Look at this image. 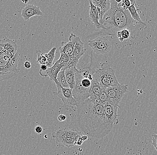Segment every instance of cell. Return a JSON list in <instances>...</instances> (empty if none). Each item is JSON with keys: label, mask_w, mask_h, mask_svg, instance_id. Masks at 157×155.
Masks as SVG:
<instances>
[{"label": "cell", "mask_w": 157, "mask_h": 155, "mask_svg": "<svg viewBox=\"0 0 157 155\" xmlns=\"http://www.w3.org/2000/svg\"><path fill=\"white\" fill-rule=\"evenodd\" d=\"M76 107L78 127L87 136L102 139L112 130L113 125L107 120L101 104L89 98Z\"/></svg>", "instance_id": "cell-1"}, {"label": "cell", "mask_w": 157, "mask_h": 155, "mask_svg": "<svg viewBox=\"0 0 157 155\" xmlns=\"http://www.w3.org/2000/svg\"><path fill=\"white\" fill-rule=\"evenodd\" d=\"M109 10L103 16L102 24L105 29H101L88 35L87 38L92 40L103 35L114 36L118 31L127 29L130 32V37L135 39L141 31L147 28V25L144 22L136 21L132 18L128 10H124L117 7L115 0H111Z\"/></svg>", "instance_id": "cell-2"}, {"label": "cell", "mask_w": 157, "mask_h": 155, "mask_svg": "<svg viewBox=\"0 0 157 155\" xmlns=\"http://www.w3.org/2000/svg\"><path fill=\"white\" fill-rule=\"evenodd\" d=\"M93 76V79L104 88L119 83L116 76L115 71L106 62L101 64V68H95Z\"/></svg>", "instance_id": "cell-3"}, {"label": "cell", "mask_w": 157, "mask_h": 155, "mask_svg": "<svg viewBox=\"0 0 157 155\" xmlns=\"http://www.w3.org/2000/svg\"><path fill=\"white\" fill-rule=\"evenodd\" d=\"M109 98V102L120 107V103L123 98L128 91V85L121 84L105 88Z\"/></svg>", "instance_id": "cell-4"}, {"label": "cell", "mask_w": 157, "mask_h": 155, "mask_svg": "<svg viewBox=\"0 0 157 155\" xmlns=\"http://www.w3.org/2000/svg\"><path fill=\"white\" fill-rule=\"evenodd\" d=\"M82 76L79 73V71L76 72L75 75V85L72 90V95L77 104H79L90 97V89L82 86L81 80Z\"/></svg>", "instance_id": "cell-5"}, {"label": "cell", "mask_w": 157, "mask_h": 155, "mask_svg": "<svg viewBox=\"0 0 157 155\" xmlns=\"http://www.w3.org/2000/svg\"><path fill=\"white\" fill-rule=\"evenodd\" d=\"M56 87L57 92H53L54 95L61 99L66 110H69L74 107H76L78 104L74 98L72 90L70 88H63L60 85H56Z\"/></svg>", "instance_id": "cell-6"}, {"label": "cell", "mask_w": 157, "mask_h": 155, "mask_svg": "<svg viewBox=\"0 0 157 155\" xmlns=\"http://www.w3.org/2000/svg\"><path fill=\"white\" fill-rule=\"evenodd\" d=\"M88 45L98 54L108 53L111 48L110 42L103 36H98L93 40H88Z\"/></svg>", "instance_id": "cell-7"}, {"label": "cell", "mask_w": 157, "mask_h": 155, "mask_svg": "<svg viewBox=\"0 0 157 155\" xmlns=\"http://www.w3.org/2000/svg\"><path fill=\"white\" fill-rule=\"evenodd\" d=\"M52 136L55 138L56 144L58 147L70 148L76 145V140L68 137L65 133L63 128L54 132Z\"/></svg>", "instance_id": "cell-8"}, {"label": "cell", "mask_w": 157, "mask_h": 155, "mask_svg": "<svg viewBox=\"0 0 157 155\" xmlns=\"http://www.w3.org/2000/svg\"><path fill=\"white\" fill-rule=\"evenodd\" d=\"M118 108L119 107L109 102L104 105V111L106 118L108 122L113 125H117L119 122L118 119Z\"/></svg>", "instance_id": "cell-9"}, {"label": "cell", "mask_w": 157, "mask_h": 155, "mask_svg": "<svg viewBox=\"0 0 157 155\" xmlns=\"http://www.w3.org/2000/svg\"><path fill=\"white\" fill-rule=\"evenodd\" d=\"M69 41L73 42L74 49L72 56L76 59L79 60L85 53L86 49L84 48V44L80 40L79 36L71 34L69 37Z\"/></svg>", "instance_id": "cell-10"}, {"label": "cell", "mask_w": 157, "mask_h": 155, "mask_svg": "<svg viewBox=\"0 0 157 155\" xmlns=\"http://www.w3.org/2000/svg\"><path fill=\"white\" fill-rule=\"evenodd\" d=\"M63 68V66L61 65L58 60H57L52 67L48 68L45 71H39V74L43 77L49 76L50 80H52L56 86V85H60L57 80V77L59 72Z\"/></svg>", "instance_id": "cell-11"}, {"label": "cell", "mask_w": 157, "mask_h": 155, "mask_svg": "<svg viewBox=\"0 0 157 155\" xmlns=\"http://www.w3.org/2000/svg\"><path fill=\"white\" fill-rule=\"evenodd\" d=\"M43 14L39 7L32 4L25 6L21 13V16L25 21H29V19L34 16H42Z\"/></svg>", "instance_id": "cell-12"}, {"label": "cell", "mask_w": 157, "mask_h": 155, "mask_svg": "<svg viewBox=\"0 0 157 155\" xmlns=\"http://www.w3.org/2000/svg\"><path fill=\"white\" fill-rule=\"evenodd\" d=\"M92 3L96 6L97 10L99 13V22L102 24L103 16L109 10L111 7L110 0H93Z\"/></svg>", "instance_id": "cell-13"}, {"label": "cell", "mask_w": 157, "mask_h": 155, "mask_svg": "<svg viewBox=\"0 0 157 155\" xmlns=\"http://www.w3.org/2000/svg\"><path fill=\"white\" fill-rule=\"evenodd\" d=\"M20 59L19 54L17 52L13 56V57L9 61L6 66L4 68H3L2 72L5 73L13 72L16 74L18 73L19 72V70L17 68V66Z\"/></svg>", "instance_id": "cell-14"}, {"label": "cell", "mask_w": 157, "mask_h": 155, "mask_svg": "<svg viewBox=\"0 0 157 155\" xmlns=\"http://www.w3.org/2000/svg\"><path fill=\"white\" fill-rule=\"evenodd\" d=\"M90 10H89V17L93 22L94 26L98 29H105L103 25L99 22V15L97 7L92 3V1H89Z\"/></svg>", "instance_id": "cell-15"}, {"label": "cell", "mask_w": 157, "mask_h": 155, "mask_svg": "<svg viewBox=\"0 0 157 155\" xmlns=\"http://www.w3.org/2000/svg\"><path fill=\"white\" fill-rule=\"evenodd\" d=\"M0 46L4 50L11 53L14 55L17 52L18 47L16 42L14 40L8 38H4L3 40H0Z\"/></svg>", "instance_id": "cell-16"}, {"label": "cell", "mask_w": 157, "mask_h": 155, "mask_svg": "<svg viewBox=\"0 0 157 155\" xmlns=\"http://www.w3.org/2000/svg\"><path fill=\"white\" fill-rule=\"evenodd\" d=\"M94 79L92 80V85L90 89V97L91 99L98 101L103 89Z\"/></svg>", "instance_id": "cell-17"}, {"label": "cell", "mask_w": 157, "mask_h": 155, "mask_svg": "<svg viewBox=\"0 0 157 155\" xmlns=\"http://www.w3.org/2000/svg\"><path fill=\"white\" fill-rule=\"evenodd\" d=\"M78 69V68H77ZM74 70L71 68H67L65 70V74L67 80L69 85L70 89L73 90L75 85V73L78 71Z\"/></svg>", "instance_id": "cell-18"}, {"label": "cell", "mask_w": 157, "mask_h": 155, "mask_svg": "<svg viewBox=\"0 0 157 155\" xmlns=\"http://www.w3.org/2000/svg\"><path fill=\"white\" fill-rule=\"evenodd\" d=\"M74 49L73 43L69 41L68 42L62 41L59 47V52L60 54H63L68 56L72 55Z\"/></svg>", "instance_id": "cell-19"}, {"label": "cell", "mask_w": 157, "mask_h": 155, "mask_svg": "<svg viewBox=\"0 0 157 155\" xmlns=\"http://www.w3.org/2000/svg\"><path fill=\"white\" fill-rule=\"evenodd\" d=\"M13 56L14 55L6 50L3 49L0 52V68H4Z\"/></svg>", "instance_id": "cell-20"}, {"label": "cell", "mask_w": 157, "mask_h": 155, "mask_svg": "<svg viewBox=\"0 0 157 155\" xmlns=\"http://www.w3.org/2000/svg\"><path fill=\"white\" fill-rule=\"evenodd\" d=\"M135 4H136V3H135V1H132V4L128 8V10L129 11L131 17L134 20L138 21V22H143L141 20V17H140V16H139V14L137 13V11L139 10H137L136 8V7H135Z\"/></svg>", "instance_id": "cell-21"}, {"label": "cell", "mask_w": 157, "mask_h": 155, "mask_svg": "<svg viewBox=\"0 0 157 155\" xmlns=\"http://www.w3.org/2000/svg\"><path fill=\"white\" fill-rule=\"evenodd\" d=\"M65 69L64 68H62L57 76V80L63 88H69L66 77L65 74Z\"/></svg>", "instance_id": "cell-22"}, {"label": "cell", "mask_w": 157, "mask_h": 155, "mask_svg": "<svg viewBox=\"0 0 157 155\" xmlns=\"http://www.w3.org/2000/svg\"><path fill=\"white\" fill-rule=\"evenodd\" d=\"M56 51V48L54 47L49 51L48 53L47 54V66L48 68L52 67L54 65L53 61L55 58Z\"/></svg>", "instance_id": "cell-23"}, {"label": "cell", "mask_w": 157, "mask_h": 155, "mask_svg": "<svg viewBox=\"0 0 157 155\" xmlns=\"http://www.w3.org/2000/svg\"><path fill=\"white\" fill-rule=\"evenodd\" d=\"M116 35L120 41L122 42L124 40H127L130 37V32L128 29H124L117 32Z\"/></svg>", "instance_id": "cell-24"}, {"label": "cell", "mask_w": 157, "mask_h": 155, "mask_svg": "<svg viewBox=\"0 0 157 155\" xmlns=\"http://www.w3.org/2000/svg\"><path fill=\"white\" fill-rule=\"evenodd\" d=\"M37 55V62L41 65L45 64L47 65V54L43 53L40 51H36Z\"/></svg>", "instance_id": "cell-25"}, {"label": "cell", "mask_w": 157, "mask_h": 155, "mask_svg": "<svg viewBox=\"0 0 157 155\" xmlns=\"http://www.w3.org/2000/svg\"><path fill=\"white\" fill-rule=\"evenodd\" d=\"M97 102L103 105H104L105 104L109 102V98H108V95L105 90V88H103L102 89L99 99Z\"/></svg>", "instance_id": "cell-26"}, {"label": "cell", "mask_w": 157, "mask_h": 155, "mask_svg": "<svg viewBox=\"0 0 157 155\" xmlns=\"http://www.w3.org/2000/svg\"><path fill=\"white\" fill-rule=\"evenodd\" d=\"M16 74L13 72H0V82L4 80H9Z\"/></svg>", "instance_id": "cell-27"}, {"label": "cell", "mask_w": 157, "mask_h": 155, "mask_svg": "<svg viewBox=\"0 0 157 155\" xmlns=\"http://www.w3.org/2000/svg\"><path fill=\"white\" fill-rule=\"evenodd\" d=\"M70 57V56L66 55L63 54H61L58 60V61L61 65L63 66V68L65 67L69 60Z\"/></svg>", "instance_id": "cell-28"}, {"label": "cell", "mask_w": 157, "mask_h": 155, "mask_svg": "<svg viewBox=\"0 0 157 155\" xmlns=\"http://www.w3.org/2000/svg\"><path fill=\"white\" fill-rule=\"evenodd\" d=\"M81 83L83 87L90 89L91 85H92V81L87 78H83L82 76V79L81 80Z\"/></svg>", "instance_id": "cell-29"}, {"label": "cell", "mask_w": 157, "mask_h": 155, "mask_svg": "<svg viewBox=\"0 0 157 155\" xmlns=\"http://www.w3.org/2000/svg\"><path fill=\"white\" fill-rule=\"evenodd\" d=\"M123 1L124 6L123 9L124 10H128V8L132 4V1L129 0H123Z\"/></svg>", "instance_id": "cell-30"}, {"label": "cell", "mask_w": 157, "mask_h": 155, "mask_svg": "<svg viewBox=\"0 0 157 155\" xmlns=\"http://www.w3.org/2000/svg\"><path fill=\"white\" fill-rule=\"evenodd\" d=\"M58 119L59 122H63L66 119V116L64 114H60L58 117Z\"/></svg>", "instance_id": "cell-31"}, {"label": "cell", "mask_w": 157, "mask_h": 155, "mask_svg": "<svg viewBox=\"0 0 157 155\" xmlns=\"http://www.w3.org/2000/svg\"><path fill=\"white\" fill-rule=\"evenodd\" d=\"M35 131L37 134H40V133H42V131H43V128L41 126H37L35 127Z\"/></svg>", "instance_id": "cell-32"}, {"label": "cell", "mask_w": 157, "mask_h": 155, "mask_svg": "<svg viewBox=\"0 0 157 155\" xmlns=\"http://www.w3.org/2000/svg\"><path fill=\"white\" fill-rule=\"evenodd\" d=\"M24 66V67L26 69H29V68L31 67V63H30V62L28 61H26L25 62Z\"/></svg>", "instance_id": "cell-33"}, {"label": "cell", "mask_w": 157, "mask_h": 155, "mask_svg": "<svg viewBox=\"0 0 157 155\" xmlns=\"http://www.w3.org/2000/svg\"><path fill=\"white\" fill-rule=\"evenodd\" d=\"M81 137H82V136H81ZM81 137L78 138V140H77V141H76V145H78V146H80V145H82L83 142H84V141H83V140H82V137Z\"/></svg>", "instance_id": "cell-34"}, {"label": "cell", "mask_w": 157, "mask_h": 155, "mask_svg": "<svg viewBox=\"0 0 157 155\" xmlns=\"http://www.w3.org/2000/svg\"><path fill=\"white\" fill-rule=\"evenodd\" d=\"M48 68L47 65L43 64V65H41V67H40V70L42 71H45L48 69Z\"/></svg>", "instance_id": "cell-35"}, {"label": "cell", "mask_w": 157, "mask_h": 155, "mask_svg": "<svg viewBox=\"0 0 157 155\" xmlns=\"http://www.w3.org/2000/svg\"><path fill=\"white\" fill-rule=\"evenodd\" d=\"M81 137H82V140H83V141H86V140H88V136H87V135H83Z\"/></svg>", "instance_id": "cell-36"}, {"label": "cell", "mask_w": 157, "mask_h": 155, "mask_svg": "<svg viewBox=\"0 0 157 155\" xmlns=\"http://www.w3.org/2000/svg\"><path fill=\"white\" fill-rule=\"evenodd\" d=\"M121 1H122V0H119V1H117V0H115V2H116L117 3H119L120 2H121Z\"/></svg>", "instance_id": "cell-37"}, {"label": "cell", "mask_w": 157, "mask_h": 155, "mask_svg": "<svg viewBox=\"0 0 157 155\" xmlns=\"http://www.w3.org/2000/svg\"><path fill=\"white\" fill-rule=\"evenodd\" d=\"M3 50V48H2V47H1V46H0V52H1V51H2Z\"/></svg>", "instance_id": "cell-38"}]
</instances>
